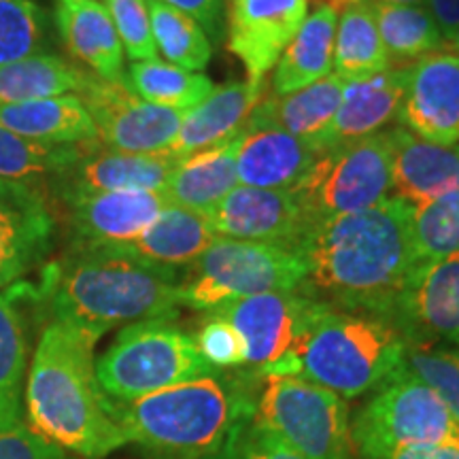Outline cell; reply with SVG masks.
<instances>
[{
  "mask_svg": "<svg viewBox=\"0 0 459 459\" xmlns=\"http://www.w3.org/2000/svg\"><path fill=\"white\" fill-rule=\"evenodd\" d=\"M181 274L102 247H74L48 271L43 298L54 321L99 338L117 325L179 315Z\"/></svg>",
  "mask_w": 459,
  "mask_h": 459,
  "instance_id": "4",
  "label": "cell"
},
{
  "mask_svg": "<svg viewBox=\"0 0 459 459\" xmlns=\"http://www.w3.org/2000/svg\"><path fill=\"white\" fill-rule=\"evenodd\" d=\"M254 421L304 459H355L347 400L308 378H262Z\"/></svg>",
  "mask_w": 459,
  "mask_h": 459,
  "instance_id": "10",
  "label": "cell"
},
{
  "mask_svg": "<svg viewBox=\"0 0 459 459\" xmlns=\"http://www.w3.org/2000/svg\"><path fill=\"white\" fill-rule=\"evenodd\" d=\"M404 85L406 68L395 66L359 82H344L341 107L330 128L321 136L319 153L330 147L347 145L377 134L383 126L398 117Z\"/></svg>",
  "mask_w": 459,
  "mask_h": 459,
  "instance_id": "24",
  "label": "cell"
},
{
  "mask_svg": "<svg viewBox=\"0 0 459 459\" xmlns=\"http://www.w3.org/2000/svg\"><path fill=\"white\" fill-rule=\"evenodd\" d=\"M85 77L88 71L71 65L65 57L43 51L0 66V105L79 94Z\"/></svg>",
  "mask_w": 459,
  "mask_h": 459,
  "instance_id": "32",
  "label": "cell"
},
{
  "mask_svg": "<svg viewBox=\"0 0 459 459\" xmlns=\"http://www.w3.org/2000/svg\"><path fill=\"white\" fill-rule=\"evenodd\" d=\"M48 28L39 0H0V66L43 54Z\"/></svg>",
  "mask_w": 459,
  "mask_h": 459,
  "instance_id": "37",
  "label": "cell"
},
{
  "mask_svg": "<svg viewBox=\"0 0 459 459\" xmlns=\"http://www.w3.org/2000/svg\"><path fill=\"white\" fill-rule=\"evenodd\" d=\"M181 160L170 149L156 153H128L99 147V141H94L56 181L54 194L65 203L91 194L164 192Z\"/></svg>",
  "mask_w": 459,
  "mask_h": 459,
  "instance_id": "15",
  "label": "cell"
},
{
  "mask_svg": "<svg viewBox=\"0 0 459 459\" xmlns=\"http://www.w3.org/2000/svg\"><path fill=\"white\" fill-rule=\"evenodd\" d=\"M325 302L300 285L290 291H268L215 308L237 328L247 349L245 368L251 377H296L298 351ZM211 313V311H209Z\"/></svg>",
  "mask_w": 459,
  "mask_h": 459,
  "instance_id": "11",
  "label": "cell"
},
{
  "mask_svg": "<svg viewBox=\"0 0 459 459\" xmlns=\"http://www.w3.org/2000/svg\"><path fill=\"white\" fill-rule=\"evenodd\" d=\"M302 287L342 311L392 319L402 287L419 262L411 204L398 198L319 223L298 245Z\"/></svg>",
  "mask_w": 459,
  "mask_h": 459,
  "instance_id": "1",
  "label": "cell"
},
{
  "mask_svg": "<svg viewBox=\"0 0 459 459\" xmlns=\"http://www.w3.org/2000/svg\"><path fill=\"white\" fill-rule=\"evenodd\" d=\"M375 20L385 45L389 66L406 68L419 57L440 51L446 45L426 4L372 3Z\"/></svg>",
  "mask_w": 459,
  "mask_h": 459,
  "instance_id": "33",
  "label": "cell"
},
{
  "mask_svg": "<svg viewBox=\"0 0 459 459\" xmlns=\"http://www.w3.org/2000/svg\"><path fill=\"white\" fill-rule=\"evenodd\" d=\"M147 9L153 43L160 54L170 65L186 68V71H203L213 56V45L198 22L160 0H147Z\"/></svg>",
  "mask_w": 459,
  "mask_h": 459,
  "instance_id": "35",
  "label": "cell"
},
{
  "mask_svg": "<svg viewBox=\"0 0 459 459\" xmlns=\"http://www.w3.org/2000/svg\"><path fill=\"white\" fill-rule=\"evenodd\" d=\"M307 281V266L287 247L217 237L179 283L181 307L194 311L215 308L268 291L298 290Z\"/></svg>",
  "mask_w": 459,
  "mask_h": 459,
  "instance_id": "7",
  "label": "cell"
},
{
  "mask_svg": "<svg viewBox=\"0 0 459 459\" xmlns=\"http://www.w3.org/2000/svg\"><path fill=\"white\" fill-rule=\"evenodd\" d=\"M406 341L392 319L325 304L298 351L296 377L344 400L383 385L404 361Z\"/></svg>",
  "mask_w": 459,
  "mask_h": 459,
  "instance_id": "5",
  "label": "cell"
},
{
  "mask_svg": "<svg viewBox=\"0 0 459 459\" xmlns=\"http://www.w3.org/2000/svg\"><path fill=\"white\" fill-rule=\"evenodd\" d=\"M57 34L74 60L107 82H124V45L100 0H56Z\"/></svg>",
  "mask_w": 459,
  "mask_h": 459,
  "instance_id": "25",
  "label": "cell"
},
{
  "mask_svg": "<svg viewBox=\"0 0 459 459\" xmlns=\"http://www.w3.org/2000/svg\"><path fill=\"white\" fill-rule=\"evenodd\" d=\"M124 83L139 99L152 105L179 108V111H189L200 105L215 90L213 82L206 74L186 71L170 62H162L160 57L132 62Z\"/></svg>",
  "mask_w": 459,
  "mask_h": 459,
  "instance_id": "34",
  "label": "cell"
},
{
  "mask_svg": "<svg viewBox=\"0 0 459 459\" xmlns=\"http://www.w3.org/2000/svg\"><path fill=\"white\" fill-rule=\"evenodd\" d=\"M51 194L0 183V287L30 273L51 251L56 215Z\"/></svg>",
  "mask_w": 459,
  "mask_h": 459,
  "instance_id": "18",
  "label": "cell"
},
{
  "mask_svg": "<svg viewBox=\"0 0 459 459\" xmlns=\"http://www.w3.org/2000/svg\"><path fill=\"white\" fill-rule=\"evenodd\" d=\"M392 134V198L406 204L459 196V147L436 145L406 128Z\"/></svg>",
  "mask_w": 459,
  "mask_h": 459,
  "instance_id": "21",
  "label": "cell"
},
{
  "mask_svg": "<svg viewBox=\"0 0 459 459\" xmlns=\"http://www.w3.org/2000/svg\"><path fill=\"white\" fill-rule=\"evenodd\" d=\"M26 377V332L9 298L0 296V428L22 421Z\"/></svg>",
  "mask_w": 459,
  "mask_h": 459,
  "instance_id": "36",
  "label": "cell"
},
{
  "mask_svg": "<svg viewBox=\"0 0 459 459\" xmlns=\"http://www.w3.org/2000/svg\"><path fill=\"white\" fill-rule=\"evenodd\" d=\"M217 237L298 249L313 226L290 189L237 186L209 215Z\"/></svg>",
  "mask_w": 459,
  "mask_h": 459,
  "instance_id": "16",
  "label": "cell"
},
{
  "mask_svg": "<svg viewBox=\"0 0 459 459\" xmlns=\"http://www.w3.org/2000/svg\"><path fill=\"white\" fill-rule=\"evenodd\" d=\"M215 238L217 234L211 228L209 215L169 204L141 237L105 245L102 249L117 251L164 271L179 273L183 277V273L198 262Z\"/></svg>",
  "mask_w": 459,
  "mask_h": 459,
  "instance_id": "22",
  "label": "cell"
},
{
  "mask_svg": "<svg viewBox=\"0 0 459 459\" xmlns=\"http://www.w3.org/2000/svg\"><path fill=\"white\" fill-rule=\"evenodd\" d=\"M213 372L194 336L172 319L126 325L96 361L100 389L113 402H132Z\"/></svg>",
  "mask_w": 459,
  "mask_h": 459,
  "instance_id": "6",
  "label": "cell"
},
{
  "mask_svg": "<svg viewBox=\"0 0 459 459\" xmlns=\"http://www.w3.org/2000/svg\"><path fill=\"white\" fill-rule=\"evenodd\" d=\"M370 3H381V4H428V0H370Z\"/></svg>",
  "mask_w": 459,
  "mask_h": 459,
  "instance_id": "47",
  "label": "cell"
},
{
  "mask_svg": "<svg viewBox=\"0 0 459 459\" xmlns=\"http://www.w3.org/2000/svg\"><path fill=\"white\" fill-rule=\"evenodd\" d=\"M88 145H45L0 126V183L54 194L56 181L83 156Z\"/></svg>",
  "mask_w": 459,
  "mask_h": 459,
  "instance_id": "31",
  "label": "cell"
},
{
  "mask_svg": "<svg viewBox=\"0 0 459 459\" xmlns=\"http://www.w3.org/2000/svg\"><path fill=\"white\" fill-rule=\"evenodd\" d=\"M290 192L313 228L385 203L392 198V134L377 132L325 149Z\"/></svg>",
  "mask_w": 459,
  "mask_h": 459,
  "instance_id": "9",
  "label": "cell"
},
{
  "mask_svg": "<svg viewBox=\"0 0 459 459\" xmlns=\"http://www.w3.org/2000/svg\"><path fill=\"white\" fill-rule=\"evenodd\" d=\"M260 383L247 370H217L132 402L108 400L126 440L147 459H213L254 415Z\"/></svg>",
  "mask_w": 459,
  "mask_h": 459,
  "instance_id": "3",
  "label": "cell"
},
{
  "mask_svg": "<svg viewBox=\"0 0 459 459\" xmlns=\"http://www.w3.org/2000/svg\"><path fill=\"white\" fill-rule=\"evenodd\" d=\"M96 338L51 321L26 381L28 428L62 451L102 459L128 445L96 378Z\"/></svg>",
  "mask_w": 459,
  "mask_h": 459,
  "instance_id": "2",
  "label": "cell"
},
{
  "mask_svg": "<svg viewBox=\"0 0 459 459\" xmlns=\"http://www.w3.org/2000/svg\"><path fill=\"white\" fill-rule=\"evenodd\" d=\"M338 9L334 71L342 82H359L389 68L370 0H325Z\"/></svg>",
  "mask_w": 459,
  "mask_h": 459,
  "instance_id": "30",
  "label": "cell"
},
{
  "mask_svg": "<svg viewBox=\"0 0 459 459\" xmlns=\"http://www.w3.org/2000/svg\"><path fill=\"white\" fill-rule=\"evenodd\" d=\"M213 459H304L273 432L247 417Z\"/></svg>",
  "mask_w": 459,
  "mask_h": 459,
  "instance_id": "42",
  "label": "cell"
},
{
  "mask_svg": "<svg viewBox=\"0 0 459 459\" xmlns=\"http://www.w3.org/2000/svg\"><path fill=\"white\" fill-rule=\"evenodd\" d=\"M0 459H71L60 446L48 443L26 423L0 428Z\"/></svg>",
  "mask_w": 459,
  "mask_h": 459,
  "instance_id": "43",
  "label": "cell"
},
{
  "mask_svg": "<svg viewBox=\"0 0 459 459\" xmlns=\"http://www.w3.org/2000/svg\"><path fill=\"white\" fill-rule=\"evenodd\" d=\"M344 82L336 73L319 79L308 88L291 91L285 96H266L254 108L251 119L279 126L291 136L311 145L319 153L324 132L330 128L332 119L341 107Z\"/></svg>",
  "mask_w": 459,
  "mask_h": 459,
  "instance_id": "28",
  "label": "cell"
},
{
  "mask_svg": "<svg viewBox=\"0 0 459 459\" xmlns=\"http://www.w3.org/2000/svg\"><path fill=\"white\" fill-rule=\"evenodd\" d=\"M115 30L126 54L132 62L158 60V48L153 43L152 22H149L147 0H105Z\"/></svg>",
  "mask_w": 459,
  "mask_h": 459,
  "instance_id": "41",
  "label": "cell"
},
{
  "mask_svg": "<svg viewBox=\"0 0 459 459\" xmlns=\"http://www.w3.org/2000/svg\"><path fill=\"white\" fill-rule=\"evenodd\" d=\"M402 364L426 383L459 421V347L445 342H406Z\"/></svg>",
  "mask_w": 459,
  "mask_h": 459,
  "instance_id": "39",
  "label": "cell"
},
{
  "mask_svg": "<svg viewBox=\"0 0 459 459\" xmlns=\"http://www.w3.org/2000/svg\"><path fill=\"white\" fill-rule=\"evenodd\" d=\"M392 321L406 342L459 347V251L415 264L395 302Z\"/></svg>",
  "mask_w": 459,
  "mask_h": 459,
  "instance_id": "13",
  "label": "cell"
},
{
  "mask_svg": "<svg viewBox=\"0 0 459 459\" xmlns=\"http://www.w3.org/2000/svg\"><path fill=\"white\" fill-rule=\"evenodd\" d=\"M160 3L192 17L215 41L221 39L226 24V0H160Z\"/></svg>",
  "mask_w": 459,
  "mask_h": 459,
  "instance_id": "44",
  "label": "cell"
},
{
  "mask_svg": "<svg viewBox=\"0 0 459 459\" xmlns=\"http://www.w3.org/2000/svg\"><path fill=\"white\" fill-rule=\"evenodd\" d=\"M62 204L74 247H105L141 237L170 200L164 192H108Z\"/></svg>",
  "mask_w": 459,
  "mask_h": 459,
  "instance_id": "19",
  "label": "cell"
},
{
  "mask_svg": "<svg viewBox=\"0 0 459 459\" xmlns=\"http://www.w3.org/2000/svg\"><path fill=\"white\" fill-rule=\"evenodd\" d=\"M238 139L221 147L204 149L186 156L166 183L164 194L170 204L211 215L215 206L238 186Z\"/></svg>",
  "mask_w": 459,
  "mask_h": 459,
  "instance_id": "29",
  "label": "cell"
},
{
  "mask_svg": "<svg viewBox=\"0 0 459 459\" xmlns=\"http://www.w3.org/2000/svg\"><path fill=\"white\" fill-rule=\"evenodd\" d=\"M77 96L94 119L99 143L113 152H166L175 141L186 113L152 105L132 94L124 82H107L91 73H88Z\"/></svg>",
  "mask_w": 459,
  "mask_h": 459,
  "instance_id": "12",
  "label": "cell"
},
{
  "mask_svg": "<svg viewBox=\"0 0 459 459\" xmlns=\"http://www.w3.org/2000/svg\"><path fill=\"white\" fill-rule=\"evenodd\" d=\"M264 99V83L234 82L220 85L206 99L183 113L170 152L179 158L238 139L247 119Z\"/></svg>",
  "mask_w": 459,
  "mask_h": 459,
  "instance_id": "23",
  "label": "cell"
},
{
  "mask_svg": "<svg viewBox=\"0 0 459 459\" xmlns=\"http://www.w3.org/2000/svg\"><path fill=\"white\" fill-rule=\"evenodd\" d=\"M398 119L419 139L453 147L459 143V54L434 51L406 66Z\"/></svg>",
  "mask_w": 459,
  "mask_h": 459,
  "instance_id": "14",
  "label": "cell"
},
{
  "mask_svg": "<svg viewBox=\"0 0 459 459\" xmlns=\"http://www.w3.org/2000/svg\"><path fill=\"white\" fill-rule=\"evenodd\" d=\"M0 126L45 145H83L99 141L94 119L77 94L0 105Z\"/></svg>",
  "mask_w": 459,
  "mask_h": 459,
  "instance_id": "27",
  "label": "cell"
},
{
  "mask_svg": "<svg viewBox=\"0 0 459 459\" xmlns=\"http://www.w3.org/2000/svg\"><path fill=\"white\" fill-rule=\"evenodd\" d=\"M308 15V0H232L228 49L243 62L247 82L264 83Z\"/></svg>",
  "mask_w": 459,
  "mask_h": 459,
  "instance_id": "17",
  "label": "cell"
},
{
  "mask_svg": "<svg viewBox=\"0 0 459 459\" xmlns=\"http://www.w3.org/2000/svg\"><path fill=\"white\" fill-rule=\"evenodd\" d=\"M426 7L432 13L445 41H449L459 28V0H428Z\"/></svg>",
  "mask_w": 459,
  "mask_h": 459,
  "instance_id": "45",
  "label": "cell"
},
{
  "mask_svg": "<svg viewBox=\"0 0 459 459\" xmlns=\"http://www.w3.org/2000/svg\"><path fill=\"white\" fill-rule=\"evenodd\" d=\"M351 443L359 459L412 446L453 445L459 443V421L445 402L402 364L355 412Z\"/></svg>",
  "mask_w": 459,
  "mask_h": 459,
  "instance_id": "8",
  "label": "cell"
},
{
  "mask_svg": "<svg viewBox=\"0 0 459 459\" xmlns=\"http://www.w3.org/2000/svg\"><path fill=\"white\" fill-rule=\"evenodd\" d=\"M206 364L213 370H240L247 364V349L240 334L217 313H206L196 334H192Z\"/></svg>",
  "mask_w": 459,
  "mask_h": 459,
  "instance_id": "40",
  "label": "cell"
},
{
  "mask_svg": "<svg viewBox=\"0 0 459 459\" xmlns=\"http://www.w3.org/2000/svg\"><path fill=\"white\" fill-rule=\"evenodd\" d=\"M412 240L419 262L459 251V196L411 204Z\"/></svg>",
  "mask_w": 459,
  "mask_h": 459,
  "instance_id": "38",
  "label": "cell"
},
{
  "mask_svg": "<svg viewBox=\"0 0 459 459\" xmlns=\"http://www.w3.org/2000/svg\"><path fill=\"white\" fill-rule=\"evenodd\" d=\"M372 459H459V443L453 445H434V446H412V449H400L387 455Z\"/></svg>",
  "mask_w": 459,
  "mask_h": 459,
  "instance_id": "46",
  "label": "cell"
},
{
  "mask_svg": "<svg viewBox=\"0 0 459 459\" xmlns=\"http://www.w3.org/2000/svg\"><path fill=\"white\" fill-rule=\"evenodd\" d=\"M338 9L332 3H321L307 15L300 30L281 54L273 74V94L285 96L304 90L328 77L334 68Z\"/></svg>",
  "mask_w": 459,
  "mask_h": 459,
  "instance_id": "26",
  "label": "cell"
},
{
  "mask_svg": "<svg viewBox=\"0 0 459 459\" xmlns=\"http://www.w3.org/2000/svg\"><path fill=\"white\" fill-rule=\"evenodd\" d=\"M446 45H449V48L455 51V54H459V28H457V32L449 39V41H446Z\"/></svg>",
  "mask_w": 459,
  "mask_h": 459,
  "instance_id": "48",
  "label": "cell"
},
{
  "mask_svg": "<svg viewBox=\"0 0 459 459\" xmlns=\"http://www.w3.org/2000/svg\"><path fill=\"white\" fill-rule=\"evenodd\" d=\"M319 153L279 126L247 119L238 136L237 177L240 186L291 189Z\"/></svg>",
  "mask_w": 459,
  "mask_h": 459,
  "instance_id": "20",
  "label": "cell"
}]
</instances>
